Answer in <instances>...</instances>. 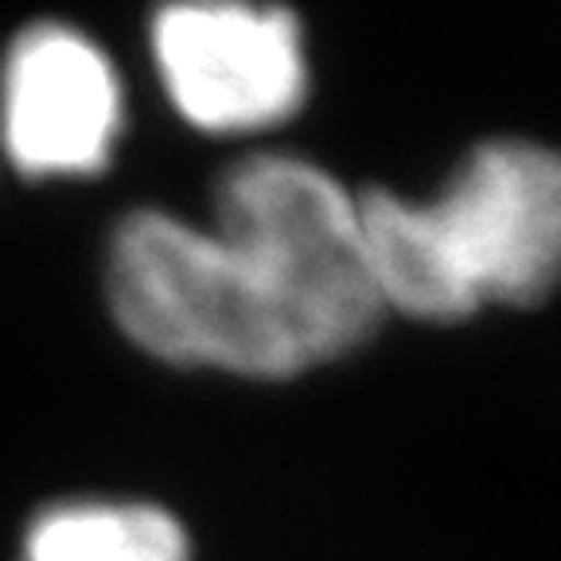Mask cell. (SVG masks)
<instances>
[{"instance_id": "obj_1", "label": "cell", "mask_w": 561, "mask_h": 561, "mask_svg": "<svg viewBox=\"0 0 561 561\" xmlns=\"http://www.w3.org/2000/svg\"><path fill=\"white\" fill-rule=\"evenodd\" d=\"M102 277L133 347L168 367L257 382L332 367L386 320L359 192L300 152L230 160L203 222L164 207L122 215Z\"/></svg>"}, {"instance_id": "obj_2", "label": "cell", "mask_w": 561, "mask_h": 561, "mask_svg": "<svg viewBox=\"0 0 561 561\" xmlns=\"http://www.w3.org/2000/svg\"><path fill=\"white\" fill-rule=\"evenodd\" d=\"M359 215L386 316L465 324L561 289V149L538 137L480 140L425 199L359 187Z\"/></svg>"}, {"instance_id": "obj_3", "label": "cell", "mask_w": 561, "mask_h": 561, "mask_svg": "<svg viewBox=\"0 0 561 561\" xmlns=\"http://www.w3.org/2000/svg\"><path fill=\"white\" fill-rule=\"evenodd\" d=\"M149 51L172 110L210 137L277 129L312 90L305 24L280 4H164L152 12Z\"/></svg>"}, {"instance_id": "obj_4", "label": "cell", "mask_w": 561, "mask_h": 561, "mask_svg": "<svg viewBox=\"0 0 561 561\" xmlns=\"http://www.w3.org/2000/svg\"><path fill=\"white\" fill-rule=\"evenodd\" d=\"M125 133L114 59L82 27L32 20L0 59V157L24 180H87Z\"/></svg>"}, {"instance_id": "obj_5", "label": "cell", "mask_w": 561, "mask_h": 561, "mask_svg": "<svg viewBox=\"0 0 561 561\" xmlns=\"http://www.w3.org/2000/svg\"><path fill=\"white\" fill-rule=\"evenodd\" d=\"M16 561H195L192 535L160 503L62 500L35 511Z\"/></svg>"}]
</instances>
